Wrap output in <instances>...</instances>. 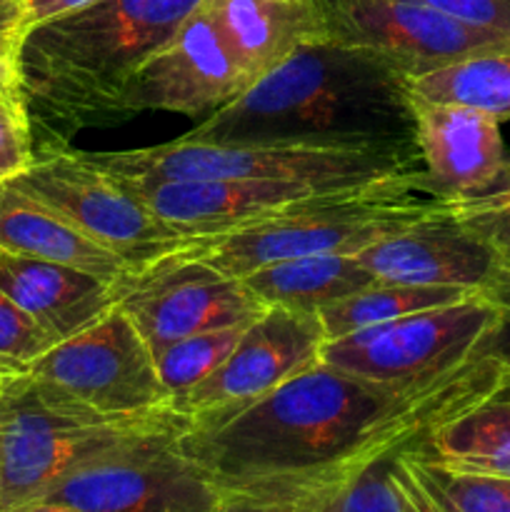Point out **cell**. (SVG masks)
<instances>
[{
    "mask_svg": "<svg viewBox=\"0 0 510 512\" xmlns=\"http://www.w3.org/2000/svg\"><path fill=\"white\" fill-rule=\"evenodd\" d=\"M505 378L510 368L483 348L463 368L415 383H380L318 360L243 408L188 420L175 445L228 493L338 488Z\"/></svg>",
    "mask_w": 510,
    "mask_h": 512,
    "instance_id": "6da1fadb",
    "label": "cell"
},
{
    "mask_svg": "<svg viewBox=\"0 0 510 512\" xmlns=\"http://www.w3.org/2000/svg\"><path fill=\"white\" fill-rule=\"evenodd\" d=\"M185 138L418 153L408 80L375 55L328 38L300 45Z\"/></svg>",
    "mask_w": 510,
    "mask_h": 512,
    "instance_id": "7a4b0ae2",
    "label": "cell"
},
{
    "mask_svg": "<svg viewBox=\"0 0 510 512\" xmlns=\"http://www.w3.org/2000/svg\"><path fill=\"white\" fill-rule=\"evenodd\" d=\"M203 0H95L28 30L18 55L28 108L53 125L115 123L130 75Z\"/></svg>",
    "mask_w": 510,
    "mask_h": 512,
    "instance_id": "3957f363",
    "label": "cell"
},
{
    "mask_svg": "<svg viewBox=\"0 0 510 512\" xmlns=\"http://www.w3.org/2000/svg\"><path fill=\"white\" fill-rule=\"evenodd\" d=\"M185 428L188 418L170 408L108 418L20 375L0 395V512L45 498L65 475L113 450Z\"/></svg>",
    "mask_w": 510,
    "mask_h": 512,
    "instance_id": "277c9868",
    "label": "cell"
},
{
    "mask_svg": "<svg viewBox=\"0 0 510 512\" xmlns=\"http://www.w3.org/2000/svg\"><path fill=\"white\" fill-rule=\"evenodd\" d=\"M445 200L413 183L335 190L288 205L270 218L205 238L190 255L210 268L245 278L263 265L305 255H358L388 235L443 213Z\"/></svg>",
    "mask_w": 510,
    "mask_h": 512,
    "instance_id": "5b68a950",
    "label": "cell"
},
{
    "mask_svg": "<svg viewBox=\"0 0 510 512\" xmlns=\"http://www.w3.org/2000/svg\"><path fill=\"white\" fill-rule=\"evenodd\" d=\"M83 155L105 173L128 180H308L330 190H350L383 183L415 185L420 175V155L410 150L208 143L185 135L150 148Z\"/></svg>",
    "mask_w": 510,
    "mask_h": 512,
    "instance_id": "8992f818",
    "label": "cell"
},
{
    "mask_svg": "<svg viewBox=\"0 0 510 512\" xmlns=\"http://www.w3.org/2000/svg\"><path fill=\"white\" fill-rule=\"evenodd\" d=\"M10 183L48 205L85 238L118 255L133 275L205 240L188 238L165 225L123 180L100 170L80 150L45 148Z\"/></svg>",
    "mask_w": 510,
    "mask_h": 512,
    "instance_id": "52a82bcc",
    "label": "cell"
},
{
    "mask_svg": "<svg viewBox=\"0 0 510 512\" xmlns=\"http://www.w3.org/2000/svg\"><path fill=\"white\" fill-rule=\"evenodd\" d=\"M498 320V308L473 293L458 303L325 340L320 360L380 383L440 378L473 360Z\"/></svg>",
    "mask_w": 510,
    "mask_h": 512,
    "instance_id": "ba28073f",
    "label": "cell"
},
{
    "mask_svg": "<svg viewBox=\"0 0 510 512\" xmlns=\"http://www.w3.org/2000/svg\"><path fill=\"white\" fill-rule=\"evenodd\" d=\"M313 5L323 38L375 55L405 80L510 48V35L475 28L420 0H313Z\"/></svg>",
    "mask_w": 510,
    "mask_h": 512,
    "instance_id": "9c48e42d",
    "label": "cell"
},
{
    "mask_svg": "<svg viewBox=\"0 0 510 512\" xmlns=\"http://www.w3.org/2000/svg\"><path fill=\"white\" fill-rule=\"evenodd\" d=\"M35 380L108 418L168 408L155 355L120 305L28 365Z\"/></svg>",
    "mask_w": 510,
    "mask_h": 512,
    "instance_id": "30bf717a",
    "label": "cell"
},
{
    "mask_svg": "<svg viewBox=\"0 0 510 512\" xmlns=\"http://www.w3.org/2000/svg\"><path fill=\"white\" fill-rule=\"evenodd\" d=\"M180 433L113 450L65 475L45 500L83 512H213L220 490L180 453Z\"/></svg>",
    "mask_w": 510,
    "mask_h": 512,
    "instance_id": "8fae6325",
    "label": "cell"
},
{
    "mask_svg": "<svg viewBox=\"0 0 510 512\" xmlns=\"http://www.w3.org/2000/svg\"><path fill=\"white\" fill-rule=\"evenodd\" d=\"M118 305L153 355L190 335L248 325L268 310L243 280L210 268L190 250L133 275Z\"/></svg>",
    "mask_w": 510,
    "mask_h": 512,
    "instance_id": "7c38bea8",
    "label": "cell"
},
{
    "mask_svg": "<svg viewBox=\"0 0 510 512\" xmlns=\"http://www.w3.org/2000/svg\"><path fill=\"white\" fill-rule=\"evenodd\" d=\"M325 340L318 313L268 308L245 328L225 363L168 408L188 420L243 408L318 363Z\"/></svg>",
    "mask_w": 510,
    "mask_h": 512,
    "instance_id": "4fadbf2b",
    "label": "cell"
},
{
    "mask_svg": "<svg viewBox=\"0 0 510 512\" xmlns=\"http://www.w3.org/2000/svg\"><path fill=\"white\" fill-rule=\"evenodd\" d=\"M248 88L213 20L198 5L178 33L130 75L118 98V120L145 110L215 113Z\"/></svg>",
    "mask_w": 510,
    "mask_h": 512,
    "instance_id": "5bb4252c",
    "label": "cell"
},
{
    "mask_svg": "<svg viewBox=\"0 0 510 512\" xmlns=\"http://www.w3.org/2000/svg\"><path fill=\"white\" fill-rule=\"evenodd\" d=\"M413 98V95H410ZM420 153L418 190L438 200H465L510 178L500 120L465 105L413 98Z\"/></svg>",
    "mask_w": 510,
    "mask_h": 512,
    "instance_id": "9a60e30c",
    "label": "cell"
},
{
    "mask_svg": "<svg viewBox=\"0 0 510 512\" xmlns=\"http://www.w3.org/2000/svg\"><path fill=\"white\" fill-rule=\"evenodd\" d=\"M118 180H123L165 225L188 238H215L270 218L313 195L335 193L308 180Z\"/></svg>",
    "mask_w": 510,
    "mask_h": 512,
    "instance_id": "2e32d148",
    "label": "cell"
},
{
    "mask_svg": "<svg viewBox=\"0 0 510 512\" xmlns=\"http://www.w3.org/2000/svg\"><path fill=\"white\" fill-rule=\"evenodd\" d=\"M355 258L383 283L483 290L498 275L493 253L448 208L360 250Z\"/></svg>",
    "mask_w": 510,
    "mask_h": 512,
    "instance_id": "e0dca14e",
    "label": "cell"
},
{
    "mask_svg": "<svg viewBox=\"0 0 510 512\" xmlns=\"http://www.w3.org/2000/svg\"><path fill=\"white\" fill-rule=\"evenodd\" d=\"M128 280L118 283L88 270L0 248V290L33 315L58 343L110 313L120 303Z\"/></svg>",
    "mask_w": 510,
    "mask_h": 512,
    "instance_id": "ac0fdd59",
    "label": "cell"
},
{
    "mask_svg": "<svg viewBox=\"0 0 510 512\" xmlns=\"http://www.w3.org/2000/svg\"><path fill=\"white\" fill-rule=\"evenodd\" d=\"M248 85L278 68L303 43L323 38L313 0H203Z\"/></svg>",
    "mask_w": 510,
    "mask_h": 512,
    "instance_id": "d6986e66",
    "label": "cell"
},
{
    "mask_svg": "<svg viewBox=\"0 0 510 512\" xmlns=\"http://www.w3.org/2000/svg\"><path fill=\"white\" fill-rule=\"evenodd\" d=\"M408 450L453 473L510 480V378L425 430Z\"/></svg>",
    "mask_w": 510,
    "mask_h": 512,
    "instance_id": "ffe728a7",
    "label": "cell"
},
{
    "mask_svg": "<svg viewBox=\"0 0 510 512\" xmlns=\"http://www.w3.org/2000/svg\"><path fill=\"white\" fill-rule=\"evenodd\" d=\"M0 248L25 258L88 270L118 283L133 278V270L118 255L85 238L48 205L13 183H0Z\"/></svg>",
    "mask_w": 510,
    "mask_h": 512,
    "instance_id": "44dd1931",
    "label": "cell"
},
{
    "mask_svg": "<svg viewBox=\"0 0 510 512\" xmlns=\"http://www.w3.org/2000/svg\"><path fill=\"white\" fill-rule=\"evenodd\" d=\"M243 280L268 308L318 313L358 290L380 283L355 255H305L248 273Z\"/></svg>",
    "mask_w": 510,
    "mask_h": 512,
    "instance_id": "7402d4cb",
    "label": "cell"
},
{
    "mask_svg": "<svg viewBox=\"0 0 510 512\" xmlns=\"http://www.w3.org/2000/svg\"><path fill=\"white\" fill-rule=\"evenodd\" d=\"M408 90L425 103L465 105L505 123L510 120V48L473 55L410 78Z\"/></svg>",
    "mask_w": 510,
    "mask_h": 512,
    "instance_id": "603a6c76",
    "label": "cell"
},
{
    "mask_svg": "<svg viewBox=\"0 0 510 512\" xmlns=\"http://www.w3.org/2000/svg\"><path fill=\"white\" fill-rule=\"evenodd\" d=\"M478 290L465 288H438V285H403V283H375L370 288L358 290L338 303L325 305L318 310L320 325L325 338H345L358 330L373 328V325L390 323V320L405 318V315L420 313V310L440 308V305L458 303L470 298Z\"/></svg>",
    "mask_w": 510,
    "mask_h": 512,
    "instance_id": "cb8c5ba5",
    "label": "cell"
},
{
    "mask_svg": "<svg viewBox=\"0 0 510 512\" xmlns=\"http://www.w3.org/2000/svg\"><path fill=\"white\" fill-rule=\"evenodd\" d=\"M400 470L423 512H510V480L453 473L403 448Z\"/></svg>",
    "mask_w": 510,
    "mask_h": 512,
    "instance_id": "d4e9b609",
    "label": "cell"
},
{
    "mask_svg": "<svg viewBox=\"0 0 510 512\" xmlns=\"http://www.w3.org/2000/svg\"><path fill=\"white\" fill-rule=\"evenodd\" d=\"M248 325H233V328L190 335V338L178 340V343L155 353V368H158L160 383L168 393V403L203 383L213 370H218L225 363V358L233 353Z\"/></svg>",
    "mask_w": 510,
    "mask_h": 512,
    "instance_id": "484cf974",
    "label": "cell"
},
{
    "mask_svg": "<svg viewBox=\"0 0 510 512\" xmlns=\"http://www.w3.org/2000/svg\"><path fill=\"white\" fill-rule=\"evenodd\" d=\"M398 453L383 455L350 478L340 490L338 512H423L400 470Z\"/></svg>",
    "mask_w": 510,
    "mask_h": 512,
    "instance_id": "4316f807",
    "label": "cell"
},
{
    "mask_svg": "<svg viewBox=\"0 0 510 512\" xmlns=\"http://www.w3.org/2000/svg\"><path fill=\"white\" fill-rule=\"evenodd\" d=\"M445 208L493 253L500 273H510V178L475 198L445 200Z\"/></svg>",
    "mask_w": 510,
    "mask_h": 512,
    "instance_id": "83f0119b",
    "label": "cell"
},
{
    "mask_svg": "<svg viewBox=\"0 0 510 512\" xmlns=\"http://www.w3.org/2000/svg\"><path fill=\"white\" fill-rule=\"evenodd\" d=\"M58 340L25 313L15 300L0 290V358H8L28 368L30 363L48 353Z\"/></svg>",
    "mask_w": 510,
    "mask_h": 512,
    "instance_id": "f1b7e54d",
    "label": "cell"
},
{
    "mask_svg": "<svg viewBox=\"0 0 510 512\" xmlns=\"http://www.w3.org/2000/svg\"><path fill=\"white\" fill-rule=\"evenodd\" d=\"M338 488L313 493H228L220 490L213 512H338Z\"/></svg>",
    "mask_w": 510,
    "mask_h": 512,
    "instance_id": "f546056e",
    "label": "cell"
},
{
    "mask_svg": "<svg viewBox=\"0 0 510 512\" xmlns=\"http://www.w3.org/2000/svg\"><path fill=\"white\" fill-rule=\"evenodd\" d=\"M33 123L28 105L0 100V183H10L33 165Z\"/></svg>",
    "mask_w": 510,
    "mask_h": 512,
    "instance_id": "4dcf8cb0",
    "label": "cell"
},
{
    "mask_svg": "<svg viewBox=\"0 0 510 512\" xmlns=\"http://www.w3.org/2000/svg\"><path fill=\"white\" fill-rule=\"evenodd\" d=\"M420 3L475 28L510 35V0H420Z\"/></svg>",
    "mask_w": 510,
    "mask_h": 512,
    "instance_id": "1f68e13d",
    "label": "cell"
},
{
    "mask_svg": "<svg viewBox=\"0 0 510 512\" xmlns=\"http://www.w3.org/2000/svg\"><path fill=\"white\" fill-rule=\"evenodd\" d=\"M480 295H485L500 313L498 325L490 330L480 348H483V353L500 360L505 368H510V273L498 270V275L480 290Z\"/></svg>",
    "mask_w": 510,
    "mask_h": 512,
    "instance_id": "d6a6232c",
    "label": "cell"
},
{
    "mask_svg": "<svg viewBox=\"0 0 510 512\" xmlns=\"http://www.w3.org/2000/svg\"><path fill=\"white\" fill-rule=\"evenodd\" d=\"M25 35H28L25 0H0V58L18 63Z\"/></svg>",
    "mask_w": 510,
    "mask_h": 512,
    "instance_id": "836d02e7",
    "label": "cell"
},
{
    "mask_svg": "<svg viewBox=\"0 0 510 512\" xmlns=\"http://www.w3.org/2000/svg\"><path fill=\"white\" fill-rule=\"evenodd\" d=\"M95 0H25V13H28V30L40 23L60 18V15L75 13V10L88 8Z\"/></svg>",
    "mask_w": 510,
    "mask_h": 512,
    "instance_id": "e575fe53",
    "label": "cell"
},
{
    "mask_svg": "<svg viewBox=\"0 0 510 512\" xmlns=\"http://www.w3.org/2000/svg\"><path fill=\"white\" fill-rule=\"evenodd\" d=\"M0 100H10V103H25L23 85H20L18 63H13V60H5V58H0Z\"/></svg>",
    "mask_w": 510,
    "mask_h": 512,
    "instance_id": "d590c367",
    "label": "cell"
},
{
    "mask_svg": "<svg viewBox=\"0 0 510 512\" xmlns=\"http://www.w3.org/2000/svg\"><path fill=\"white\" fill-rule=\"evenodd\" d=\"M3 512H83V510L70 508V505H65V503H55V500L43 498V500H33V503L18 505V508H10Z\"/></svg>",
    "mask_w": 510,
    "mask_h": 512,
    "instance_id": "8d00e7d4",
    "label": "cell"
},
{
    "mask_svg": "<svg viewBox=\"0 0 510 512\" xmlns=\"http://www.w3.org/2000/svg\"><path fill=\"white\" fill-rule=\"evenodd\" d=\"M25 373H28V368H25V365L13 363V360H8V358H0V395H3L5 390H8L10 385H13L15 380Z\"/></svg>",
    "mask_w": 510,
    "mask_h": 512,
    "instance_id": "74e56055",
    "label": "cell"
}]
</instances>
